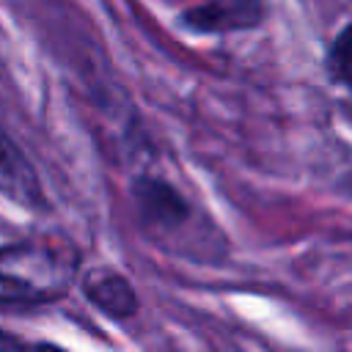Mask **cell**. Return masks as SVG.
<instances>
[{"mask_svg": "<svg viewBox=\"0 0 352 352\" xmlns=\"http://www.w3.org/2000/svg\"><path fill=\"white\" fill-rule=\"evenodd\" d=\"M74 275L66 253L19 245L0 253V302H41L63 294Z\"/></svg>", "mask_w": 352, "mask_h": 352, "instance_id": "cell-1", "label": "cell"}, {"mask_svg": "<svg viewBox=\"0 0 352 352\" xmlns=\"http://www.w3.org/2000/svg\"><path fill=\"white\" fill-rule=\"evenodd\" d=\"M264 16L261 0H209L182 14V22L198 33H228L256 28Z\"/></svg>", "mask_w": 352, "mask_h": 352, "instance_id": "cell-2", "label": "cell"}, {"mask_svg": "<svg viewBox=\"0 0 352 352\" xmlns=\"http://www.w3.org/2000/svg\"><path fill=\"white\" fill-rule=\"evenodd\" d=\"M85 294L91 297V302L96 308H102L104 314H110L116 319L132 316L138 311V297H135L129 280L121 278L113 270H104V267L88 272V278H85Z\"/></svg>", "mask_w": 352, "mask_h": 352, "instance_id": "cell-3", "label": "cell"}, {"mask_svg": "<svg viewBox=\"0 0 352 352\" xmlns=\"http://www.w3.org/2000/svg\"><path fill=\"white\" fill-rule=\"evenodd\" d=\"M138 195H140V204L146 206L148 217H154L157 223L173 226L184 217V206H182L179 195L162 182H148L146 187L138 190Z\"/></svg>", "mask_w": 352, "mask_h": 352, "instance_id": "cell-4", "label": "cell"}, {"mask_svg": "<svg viewBox=\"0 0 352 352\" xmlns=\"http://www.w3.org/2000/svg\"><path fill=\"white\" fill-rule=\"evenodd\" d=\"M346 66H349V44H346V30H344L336 41V60H333V69L338 72L341 80H346Z\"/></svg>", "mask_w": 352, "mask_h": 352, "instance_id": "cell-5", "label": "cell"}]
</instances>
